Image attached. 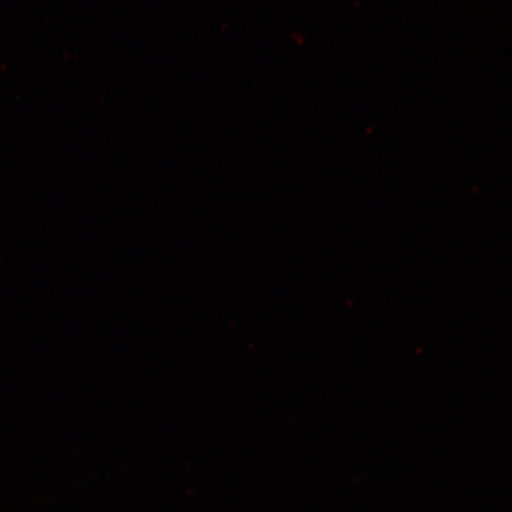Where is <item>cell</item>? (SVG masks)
<instances>
[]
</instances>
